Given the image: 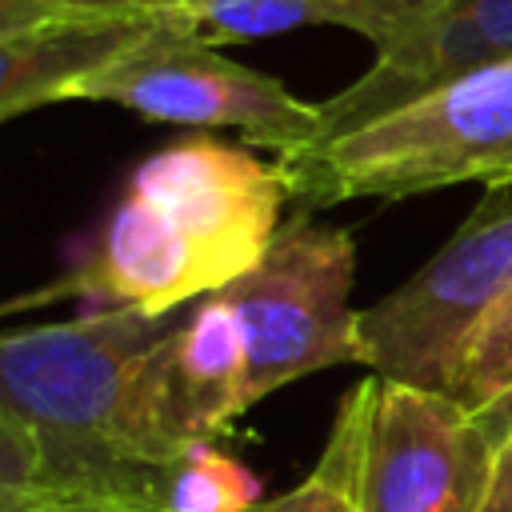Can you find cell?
I'll list each match as a JSON object with an SVG mask.
<instances>
[{
	"label": "cell",
	"mask_w": 512,
	"mask_h": 512,
	"mask_svg": "<svg viewBox=\"0 0 512 512\" xmlns=\"http://www.w3.org/2000/svg\"><path fill=\"white\" fill-rule=\"evenodd\" d=\"M172 316L84 312L0 332V412L36 448L48 500L164 512L192 432L172 388Z\"/></svg>",
	"instance_id": "1"
},
{
	"label": "cell",
	"mask_w": 512,
	"mask_h": 512,
	"mask_svg": "<svg viewBox=\"0 0 512 512\" xmlns=\"http://www.w3.org/2000/svg\"><path fill=\"white\" fill-rule=\"evenodd\" d=\"M276 164L304 212L472 180L512 184V64L472 72L328 144L276 156Z\"/></svg>",
	"instance_id": "2"
},
{
	"label": "cell",
	"mask_w": 512,
	"mask_h": 512,
	"mask_svg": "<svg viewBox=\"0 0 512 512\" xmlns=\"http://www.w3.org/2000/svg\"><path fill=\"white\" fill-rule=\"evenodd\" d=\"M324 452L352 512H480L496 448L444 392L364 376L340 404Z\"/></svg>",
	"instance_id": "3"
},
{
	"label": "cell",
	"mask_w": 512,
	"mask_h": 512,
	"mask_svg": "<svg viewBox=\"0 0 512 512\" xmlns=\"http://www.w3.org/2000/svg\"><path fill=\"white\" fill-rule=\"evenodd\" d=\"M352 280V232L320 224L300 208L280 224L256 268L220 288L244 332L248 408L312 372L364 364Z\"/></svg>",
	"instance_id": "4"
},
{
	"label": "cell",
	"mask_w": 512,
	"mask_h": 512,
	"mask_svg": "<svg viewBox=\"0 0 512 512\" xmlns=\"http://www.w3.org/2000/svg\"><path fill=\"white\" fill-rule=\"evenodd\" d=\"M72 100H100L140 120L188 128H236L276 156L300 152L320 132V108L288 92L276 76L220 52L180 12H156L148 28L92 72Z\"/></svg>",
	"instance_id": "5"
},
{
	"label": "cell",
	"mask_w": 512,
	"mask_h": 512,
	"mask_svg": "<svg viewBox=\"0 0 512 512\" xmlns=\"http://www.w3.org/2000/svg\"><path fill=\"white\" fill-rule=\"evenodd\" d=\"M512 292V184H488L452 240L400 288L360 308L364 368L444 392L484 316Z\"/></svg>",
	"instance_id": "6"
},
{
	"label": "cell",
	"mask_w": 512,
	"mask_h": 512,
	"mask_svg": "<svg viewBox=\"0 0 512 512\" xmlns=\"http://www.w3.org/2000/svg\"><path fill=\"white\" fill-rule=\"evenodd\" d=\"M124 192L140 196L172 224L208 296L256 268L280 232V208L288 200L280 164L216 136H184L152 152L132 168Z\"/></svg>",
	"instance_id": "7"
},
{
	"label": "cell",
	"mask_w": 512,
	"mask_h": 512,
	"mask_svg": "<svg viewBox=\"0 0 512 512\" xmlns=\"http://www.w3.org/2000/svg\"><path fill=\"white\" fill-rule=\"evenodd\" d=\"M496 64H512V0H416L376 44L372 68L316 104L320 132L312 144H328Z\"/></svg>",
	"instance_id": "8"
},
{
	"label": "cell",
	"mask_w": 512,
	"mask_h": 512,
	"mask_svg": "<svg viewBox=\"0 0 512 512\" xmlns=\"http://www.w3.org/2000/svg\"><path fill=\"white\" fill-rule=\"evenodd\" d=\"M152 16H76L0 40V120L72 100L76 88L120 56Z\"/></svg>",
	"instance_id": "9"
},
{
	"label": "cell",
	"mask_w": 512,
	"mask_h": 512,
	"mask_svg": "<svg viewBox=\"0 0 512 512\" xmlns=\"http://www.w3.org/2000/svg\"><path fill=\"white\" fill-rule=\"evenodd\" d=\"M244 384L248 356L240 320L224 292H212L180 320L172 336V388L192 440H212L248 412Z\"/></svg>",
	"instance_id": "10"
},
{
	"label": "cell",
	"mask_w": 512,
	"mask_h": 512,
	"mask_svg": "<svg viewBox=\"0 0 512 512\" xmlns=\"http://www.w3.org/2000/svg\"><path fill=\"white\" fill-rule=\"evenodd\" d=\"M404 8V0H180L172 12H180L212 44L264 40L312 24L348 28L380 44Z\"/></svg>",
	"instance_id": "11"
},
{
	"label": "cell",
	"mask_w": 512,
	"mask_h": 512,
	"mask_svg": "<svg viewBox=\"0 0 512 512\" xmlns=\"http://www.w3.org/2000/svg\"><path fill=\"white\" fill-rule=\"evenodd\" d=\"M260 500V476L212 440H192L164 484V512H248Z\"/></svg>",
	"instance_id": "12"
},
{
	"label": "cell",
	"mask_w": 512,
	"mask_h": 512,
	"mask_svg": "<svg viewBox=\"0 0 512 512\" xmlns=\"http://www.w3.org/2000/svg\"><path fill=\"white\" fill-rule=\"evenodd\" d=\"M512 392V292L484 316L460 352L444 396H452L468 416L504 400Z\"/></svg>",
	"instance_id": "13"
},
{
	"label": "cell",
	"mask_w": 512,
	"mask_h": 512,
	"mask_svg": "<svg viewBox=\"0 0 512 512\" xmlns=\"http://www.w3.org/2000/svg\"><path fill=\"white\" fill-rule=\"evenodd\" d=\"M48 500L40 480V460L24 428L0 412V512H28Z\"/></svg>",
	"instance_id": "14"
},
{
	"label": "cell",
	"mask_w": 512,
	"mask_h": 512,
	"mask_svg": "<svg viewBox=\"0 0 512 512\" xmlns=\"http://www.w3.org/2000/svg\"><path fill=\"white\" fill-rule=\"evenodd\" d=\"M248 512H352V500H348L344 472H340L336 456L332 452H320L316 468L300 484H292L280 496H264Z\"/></svg>",
	"instance_id": "15"
},
{
	"label": "cell",
	"mask_w": 512,
	"mask_h": 512,
	"mask_svg": "<svg viewBox=\"0 0 512 512\" xmlns=\"http://www.w3.org/2000/svg\"><path fill=\"white\" fill-rule=\"evenodd\" d=\"M40 8H52L60 16H156L172 12L180 0H28Z\"/></svg>",
	"instance_id": "16"
},
{
	"label": "cell",
	"mask_w": 512,
	"mask_h": 512,
	"mask_svg": "<svg viewBox=\"0 0 512 512\" xmlns=\"http://www.w3.org/2000/svg\"><path fill=\"white\" fill-rule=\"evenodd\" d=\"M56 20H76V16H60V12L28 4V0H0V40L32 32V28H44V24H56Z\"/></svg>",
	"instance_id": "17"
},
{
	"label": "cell",
	"mask_w": 512,
	"mask_h": 512,
	"mask_svg": "<svg viewBox=\"0 0 512 512\" xmlns=\"http://www.w3.org/2000/svg\"><path fill=\"white\" fill-rule=\"evenodd\" d=\"M480 512H512V444L496 448V468H492V484Z\"/></svg>",
	"instance_id": "18"
},
{
	"label": "cell",
	"mask_w": 512,
	"mask_h": 512,
	"mask_svg": "<svg viewBox=\"0 0 512 512\" xmlns=\"http://www.w3.org/2000/svg\"><path fill=\"white\" fill-rule=\"evenodd\" d=\"M472 420H476V428L488 436V444H492V448L512 444V392H508L504 400H496V404L480 408Z\"/></svg>",
	"instance_id": "19"
},
{
	"label": "cell",
	"mask_w": 512,
	"mask_h": 512,
	"mask_svg": "<svg viewBox=\"0 0 512 512\" xmlns=\"http://www.w3.org/2000/svg\"><path fill=\"white\" fill-rule=\"evenodd\" d=\"M28 512H104V508H96V504H76V500H40V504H32Z\"/></svg>",
	"instance_id": "20"
},
{
	"label": "cell",
	"mask_w": 512,
	"mask_h": 512,
	"mask_svg": "<svg viewBox=\"0 0 512 512\" xmlns=\"http://www.w3.org/2000/svg\"><path fill=\"white\" fill-rule=\"evenodd\" d=\"M404 4H416V0H404Z\"/></svg>",
	"instance_id": "21"
}]
</instances>
